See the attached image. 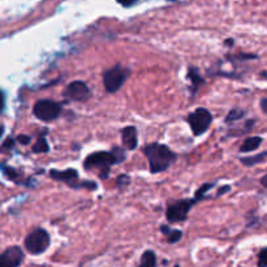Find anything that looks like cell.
<instances>
[{
    "mask_svg": "<svg viewBox=\"0 0 267 267\" xmlns=\"http://www.w3.org/2000/svg\"><path fill=\"white\" fill-rule=\"evenodd\" d=\"M144 154L149 160L151 173L164 172L177 159V155L167 145L158 144V142L146 145L144 148Z\"/></svg>",
    "mask_w": 267,
    "mask_h": 267,
    "instance_id": "1",
    "label": "cell"
},
{
    "mask_svg": "<svg viewBox=\"0 0 267 267\" xmlns=\"http://www.w3.org/2000/svg\"><path fill=\"white\" fill-rule=\"evenodd\" d=\"M113 164H117L116 158L113 155L112 150L111 151H97L89 155L84 162L85 170H99V177L102 180L108 179V173L110 168Z\"/></svg>",
    "mask_w": 267,
    "mask_h": 267,
    "instance_id": "2",
    "label": "cell"
},
{
    "mask_svg": "<svg viewBox=\"0 0 267 267\" xmlns=\"http://www.w3.org/2000/svg\"><path fill=\"white\" fill-rule=\"evenodd\" d=\"M50 244L51 237L44 228H35L34 231H32V232L26 236L25 242H24L26 250L33 255L44 253L48 249Z\"/></svg>",
    "mask_w": 267,
    "mask_h": 267,
    "instance_id": "3",
    "label": "cell"
},
{
    "mask_svg": "<svg viewBox=\"0 0 267 267\" xmlns=\"http://www.w3.org/2000/svg\"><path fill=\"white\" fill-rule=\"evenodd\" d=\"M129 77V70L121 66L120 64L112 66L103 72V85L107 93H116L125 84Z\"/></svg>",
    "mask_w": 267,
    "mask_h": 267,
    "instance_id": "4",
    "label": "cell"
},
{
    "mask_svg": "<svg viewBox=\"0 0 267 267\" xmlns=\"http://www.w3.org/2000/svg\"><path fill=\"white\" fill-rule=\"evenodd\" d=\"M186 121H188L189 126L192 128L193 135L198 137V136H202L208 132V129L213 123V115L208 108L199 107V108H195L192 113H189Z\"/></svg>",
    "mask_w": 267,
    "mask_h": 267,
    "instance_id": "5",
    "label": "cell"
},
{
    "mask_svg": "<svg viewBox=\"0 0 267 267\" xmlns=\"http://www.w3.org/2000/svg\"><path fill=\"white\" fill-rule=\"evenodd\" d=\"M61 110H63L61 104L51 101V99H39L33 106L34 116L44 123H50V121L56 120L60 116Z\"/></svg>",
    "mask_w": 267,
    "mask_h": 267,
    "instance_id": "6",
    "label": "cell"
},
{
    "mask_svg": "<svg viewBox=\"0 0 267 267\" xmlns=\"http://www.w3.org/2000/svg\"><path fill=\"white\" fill-rule=\"evenodd\" d=\"M198 202L197 198H185V199H179L171 204L166 211V218L170 223H179L184 222L188 218L189 211Z\"/></svg>",
    "mask_w": 267,
    "mask_h": 267,
    "instance_id": "7",
    "label": "cell"
},
{
    "mask_svg": "<svg viewBox=\"0 0 267 267\" xmlns=\"http://www.w3.org/2000/svg\"><path fill=\"white\" fill-rule=\"evenodd\" d=\"M93 93L84 81H73L63 91V97L71 102H88Z\"/></svg>",
    "mask_w": 267,
    "mask_h": 267,
    "instance_id": "8",
    "label": "cell"
},
{
    "mask_svg": "<svg viewBox=\"0 0 267 267\" xmlns=\"http://www.w3.org/2000/svg\"><path fill=\"white\" fill-rule=\"evenodd\" d=\"M22 262H24V251L21 246H10L0 255V263L3 267H17Z\"/></svg>",
    "mask_w": 267,
    "mask_h": 267,
    "instance_id": "9",
    "label": "cell"
},
{
    "mask_svg": "<svg viewBox=\"0 0 267 267\" xmlns=\"http://www.w3.org/2000/svg\"><path fill=\"white\" fill-rule=\"evenodd\" d=\"M50 176L56 181L65 182L66 185L73 188V186L77 184V180H79V172L73 168H68L65 171H57V170H51L50 171Z\"/></svg>",
    "mask_w": 267,
    "mask_h": 267,
    "instance_id": "10",
    "label": "cell"
},
{
    "mask_svg": "<svg viewBox=\"0 0 267 267\" xmlns=\"http://www.w3.org/2000/svg\"><path fill=\"white\" fill-rule=\"evenodd\" d=\"M121 141H123L124 148L126 150H135L139 144V135H137V129L136 126H125L121 130Z\"/></svg>",
    "mask_w": 267,
    "mask_h": 267,
    "instance_id": "11",
    "label": "cell"
},
{
    "mask_svg": "<svg viewBox=\"0 0 267 267\" xmlns=\"http://www.w3.org/2000/svg\"><path fill=\"white\" fill-rule=\"evenodd\" d=\"M188 79L190 80V90H192L193 94H195L199 89V86H202L205 84V80L202 79L199 76V72H198V68L195 66H190L188 71Z\"/></svg>",
    "mask_w": 267,
    "mask_h": 267,
    "instance_id": "12",
    "label": "cell"
},
{
    "mask_svg": "<svg viewBox=\"0 0 267 267\" xmlns=\"http://www.w3.org/2000/svg\"><path fill=\"white\" fill-rule=\"evenodd\" d=\"M262 142H263L262 137H258V136H255V137H249V139H246L245 141L242 142L240 151H241V153H251V151H255L261 146Z\"/></svg>",
    "mask_w": 267,
    "mask_h": 267,
    "instance_id": "13",
    "label": "cell"
},
{
    "mask_svg": "<svg viewBox=\"0 0 267 267\" xmlns=\"http://www.w3.org/2000/svg\"><path fill=\"white\" fill-rule=\"evenodd\" d=\"M160 231L163 233L164 236L167 237V241L170 242V244H175V242L180 241L182 237V232L180 230H171L170 227L163 224V226L160 227Z\"/></svg>",
    "mask_w": 267,
    "mask_h": 267,
    "instance_id": "14",
    "label": "cell"
},
{
    "mask_svg": "<svg viewBox=\"0 0 267 267\" xmlns=\"http://www.w3.org/2000/svg\"><path fill=\"white\" fill-rule=\"evenodd\" d=\"M140 264L142 267H153L157 264V255L153 250H146L142 254L141 261H140Z\"/></svg>",
    "mask_w": 267,
    "mask_h": 267,
    "instance_id": "15",
    "label": "cell"
},
{
    "mask_svg": "<svg viewBox=\"0 0 267 267\" xmlns=\"http://www.w3.org/2000/svg\"><path fill=\"white\" fill-rule=\"evenodd\" d=\"M266 157H267V151H264V153H261V154L253 155V157L241 158V159H240V162H241L244 166L250 167V166H255V164H258V163H262Z\"/></svg>",
    "mask_w": 267,
    "mask_h": 267,
    "instance_id": "16",
    "label": "cell"
},
{
    "mask_svg": "<svg viewBox=\"0 0 267 267\" xmlns=\"http://www.w3.org/2000/svg\"><path fill=\"white\" fill-rule=\"evenodd\" d=\"M44 135H46V133H44ZM44 135L41 136V137L37 140V142L33 145V151L37 153V154H41V153H48V150H50V146H48L47 141H46V139H44Z\"/></svg>",
    "mask_w": 267,
    "mask_h": 267,
    "instance_id": "17",
    "label": "cell"
},
{
    "mask_svg": "<svg viewBox=\"0 0 267 267\" xmlns=\"http://www.w3.org/2000/svg\"><path fill=\"white\" fill-rule=\"evenodd\" d=\"M245 111L242 110V108H233V110L230 111V113L227 115L226 119H224V121H226L227 124L230 123H233V121H237V120L242 119V117L245 116Z\"/></svg>",
    "mask_w": 267,
    "mask_h": 267,
    "instance_id": "18",
    "label": "cell"
},
{
    "mask_svg": "<svg viewBox=\"0 0 267 267\" xmlns=\"http://www.w3.org/2000/svg\"><path fill=\"white\" fill-rule=\"evenodd\" d=\"M2 171H3V173L8 177V179H11L12 181L19 182V180H17L19 173H17V171L15 170V168H12V167H7L6 164H2Z\"/></svg>",
    "mask_w": 267,
    "mask_h": 267,
    "instance_id": "19",
    "label": "cell"
},
{
    "mask_svg": "<svg viewBox=\"0 0 267 267\" xmlns=\"http://www.w3.org/2000/svg\"><path fill=\"white\" fill-rule=\"evenodd\" d=\"M214 185H215V184H213V182H206V184H204L201 188L198 189L197 192H195V198H197L198 201L204 199V198L206 197V192H208V190H210V189L213 188Z\"/></svg>",
    "mask_w": 267,
    "mask_h": 267,
    "instance_id": "20",
    "label": "cell"
},
{
    "mask_svg": "<svg viewBox=\"0 0 267 267\" xmlns=\"http://www.w3.org/2000/svg\"><path fill=\"white\" fill-rule=\"evenodd\" d=\"M112 153H113V155H115V158H116L117 164L123 163L124 160H125V158H126L125 151H124L121 148H119V146H115V148H112Z\"/></svg>",
    "mask_w": 267,
    "mask_h": 267,
    "instance_id": "21",
    "label": "cell"
},
{
    "mask_svg": "<svg viewBox=\"0 0 267 267\" xmlns=\"http://www.w3.org/2000/svg\"><path fill=\"white\" fill-rule=\"evenodd\" d=\"M130 182V177L128 175H120L116 177V186L117 188H124Z\"/></svg>",
    "mask_w": 267,
    "mask_h": 267,
    "instance_id": "22",
    "label": "cell"
},
{
    "mask_svg": "<svg viewBox=\"0 0 267 267\" xmlns=\"http://www.w3.org/2000/svg\"><path fill=\"white\" fill-rule=\"evenodd\" d=\"M258 266L267 267V248H263L258 254Z\"/></svg>",
    "mask_w": 267,
    "mask_h": 267,
    "instance_id": "23",
    "label": "cell"
},
{
    "mask_svg": "<svg viewBox=\"0 0 267 267\" xmlns=\"http://www.w3.org/2000/svg\"><path fill=\"white\" fill-rule=\"evenodd\" d=\"M233 57H236L237 60H251V59H257V55H253V53H237Z\"/></svg>",
    "mask_w": 267,
    "mask_h": 267,
    "instance_id": "24",
    "label": "cell"
},
{
    "mask_svg": "<svg viewBox=\"0 0 267 267\" xmlns=\"http://www.w3.org/2000/svg\"><path fill=\"white\" fill-rule=\"evenodd\" d=\"M16 141L21 145H29L30 144V141H32V139H30V137H29V136H26V135H21V136H19V137H17Z\"/></svg>",
    "mask_w": 267,
    "mask_h": 267,
    "instance_id": "25",
    "label": "cell"
},
{
    "mask_svg": "<svg viewBox=\"0 0 267 267\" xmlns=\"http://www.w3.org/2000/svg\"><path fill=\"white\" fill-rule=\"evenodd\" d=\"M15 142H16V140H13V139H11V137H8V139L4 140L3 146H2V148L3 149H12L13 146H15Z\"/></svg>",
    "mask_w": 267,
    "mask_h": 267,
    "instance_id": "26",
    "label": "cell"
},
{
    "mask_svg": "<svg viewBox=\"0 0 267 267\" xmlns=\"http://www.w3.org/2000/svg\"><path fill=\"white\" fill-rule=\"evenodd\" d=\"M117 2H119V3L124 7H130V6H133L137 0H117Z\"/></svg>",
    "mask_w": 267,
    "mask_h": 267,
    "instance_id": "27",
    "label": "cell"
},
{
    "mask_svg": "<svg viewBox=\"0 0 267 267\" xmlns=\"http://www.w3.org/2000/svg\"><path fill=\"white\" fill-rule=\"evenodd\" d=\"M228 190H231V186H228V185L222 186V188H220L219 190H218V195H223L224 193L228 192Z\"/></svg>",
    "mask_w": 267,
    "mask_h": 267,
    "instance_id": "28",
    "label": "cell"
},
{
    "mask_svg": "<svg viewBox=\"0 0 267 267\" xmlns=\"http://www.w3.org/2000/svg\"><path fill=\"white\" fill-rule=\"evenodd\" d=\"M261 108L262 111H263V113H266L267 115V98H263L261 101Z\"/></svg>",
    "mask_w": 267,
    "mask_h": 267,
    "instance_id": "29",
    "label": "cell"
},
{
    "mask_svg": "<svg viewBox=\"0 0 267 267\" xmlns=\"http://www.w3.org/2000/svg\"><path fill=\"white\" fill-rule=\"evenodd\" d=\"M261 184L264 186V188H267V173L261 179Z\"/></svg>",
    "mask_w": 267,
    "mask_h": 267,
    "instance_id": "30",
    "label": "cell"
},
{
    "mask_svg": "<svg viewBox=\"0 0 267 267\" xmlns=\"http://www.w3.org/2000/svg\"><path fill=\"white\" fill-rule=\"evenodd\" d=\"M233 43H235V41H233L232 38H230V39H227V41L224 42V44H226V46H233Z\"/></svg>",
    "mask_w": 267,
    "mask_h": 267,
    "instance_id": "31",
    "label": "cell"
}]
</instances>
